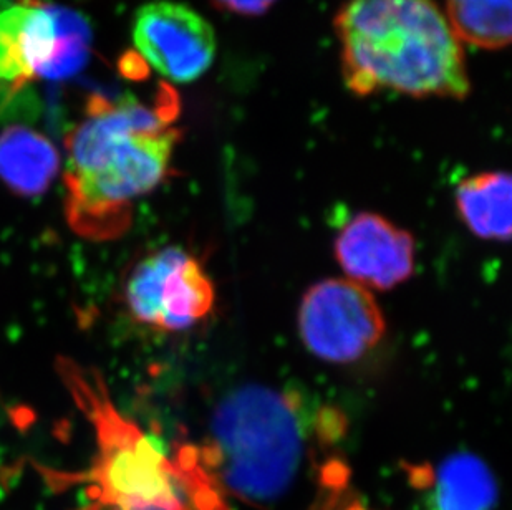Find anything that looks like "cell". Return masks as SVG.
<instances>
[{
    "instance_id": "1",
    "label": "cell",
    "mask_w": 512,
    "mask_h": 510,
    "mask_svg": "<svg viewBox=\"0 0 512 510\" xmlns=\"http://www.w3.org/2000/svg\"><path fill=\"white\" fill-rule=\"evenodd\" d=\"M176 95L165 88L153 103L95 97L65 140V214L90 241H112L128 229L138 199L168 176L179 131Z\"/></svg>"
},
{
    "instance_id": "2",
    "label": "cell",
    "mask_w": 512,
    "mask_h": 510,
    "mask_svg": "<svg viewBox=\"0 0 512 510\" xmlns=\"http://www.w3.org/2000/svg\"><path fill=\"white\" fill-rule=\"evenodd\" d=\"M340 421L334 409L312 413L292 391L244 386L214 409L199 459L226 499L266 509L299 481L314 454V438H340Z\"/></svg>"
},
{
    "instance_id": "3",
    "label": "cell",
    "mask_w": 512,
    "mask_h": 510,
    "mask_svg": "<svg viewBox=\"0 0 512 510\" xmlns=\"http://www.w3.org/2000/svg\"><path fill=\"white\" fill-rule=\"evenodd\" d=\"M343 80L367 97L469 93L464 47L435 0H348L335 19Z\"/></svg>"
},
{
    "instance_id": "4",
    "label": "cell",
    "mask_w": 512,
    "mask_h": 510,
    "mask_svg": "<svg viewBox=\"0 0 512 510\" xmlns=\"http://www.w3.org/2000/svg\"><path fill=\"white\" fill-rule=\"evenodd\" d=\"M63 380L93 423L98 458L88 496L107 510H231L199 459L196 444L173 454L113 406L97 375L63 363Z\"/></svg>"
},
{
    "instance_id": "5",
    "label": "cell",
    "mask_w": 512,
    "mask_h": 510,
    "mask_svg": "<svg viewBox=\"0 0 512 510\" xmlns=\"http://www.w3.org/2000/svg\"><path fill=\"white\" fill-rule=\"evenodd\" d=\"M88 52L90 27L77 12L40 0L0 7V111L37 78L77 73Z\"/></svg>"
},
{
    "instance_id": "6",
    "label": "cell",
    "mask_w": 512,
    "mask_h": 510,
    "mask_svg": "<svg viewBox=\"0 0 512 510\" xmlns=\"http://www.w3.org/2000/svg\"><path fill=\"white\" fill-rule=\"evenodd\" d=\"M216 292L208 272L181 247H163L131 269L125 302L131 317L160 332H184L203 322Z\"/></svg>"
},
{
    "instance_id": "7",
    "label": "cell",
    "mask_w": 512,
    "mask_h": 510,
    "mask_svg": "<svg viewBox=\"0 0 512 510\" xmlns=\"http://www.w3.org/2000/svg\"><path fill=\"white\" fill-rule=\"evenodd\" d=\"M299 332L305 348L327 363H353L382 342L387 322L365 289L348 279L312 285L299 308Z\"/></svg>"
},
{
    "instance_id": "8",
    "label": "cell",
    "mask_w": 512,
    "mask_h": 510,
    "mask_svg": "<svg viewBox=\"0 0 512 510\" xmlns=\"http://www.w3.org/2000/svg\"><path fill=\"white\" fill-rule=\"evenodd\" d=\"M133 42L141 58L173 83L203 77L218 47L208 20L188 5L171 0H156L138 10Z\"/></svg>"
},
{
    "instance_id": "9",
    "label": "cell",
    "mask_w": 512,
    "mask_h": 510,
    "mask_svg": "<svg viewBox=\"0 0 512 510\" xmlns=\"http://www.w3.org/2000/svg\"><path fill=\"white\" fill-rule=\"evenodd\" d=\"M335 257L345 279L368 290H392L415 272V241L385 217L358 212L340 229Z\"/></svg>"
},
{
    "instance_id": "10",
    "label": "cell",
    "mask_w": 512,
    "mask_h": 510,
    "mask_svg": "<svg viewBox=\"0 0 512 510\" xmlns=\"http://www.w3.org/2000/svg\"><path fill=\"white\" fill-rule=\"evenodd\" d=\"M411 482L425 491L426 510H493L498 484L476 454L456 453L435 467H413Z\"/></svg>"
},
{
    "instance_id": "11",
    "label": "cell",
    "mask_w": 512,
    "mask_h": 510,
    "mask_svg": "<svg viewBox=\"0 0 512 510\" xmlns=\"http://www.w3.org/2000/svg\"><path fill=\"white\" fill-rule=\"evenodd\" d=\"M60 153L54 143L27 126L0 131V181L12 193L34 198L44 194L60 173Z\"/></svg>"
},
{
    "instance_id": "12",
    "label": "cell",
    "mask_w": 512,
    "mask_h": 510,
    "mask_svg": "<svg viewBox=\"0 0 512 510\" xmlns=\"http://www.w3.org/2000/svg\"><path fill=\"white\" fill-rule=\"evenodd\" d=\"M511 176L503 171L474 174L456 188L459 216L474 236L508 242L511 237Z\"/></svg>"
},
{
    "instance_id": "13",
    "label": "cell",
    "mask_w": 512,
    "mask_h": 510,
    "mask_svg": "<svg viewBox=\"0 0 512 510\" xmlns=\"http://www.w3.org/2000/svg\"><path fill=\"white\" fill-rule=\"evenodd\" d=\"M446 12L461 44L484 50L511 44L512 0H448Z\"/></svg>"
},
{
    "instance_id": "14",
    "label": "cell",
    "mask_w": 512,
    "mask_h": 510,
    "mask_svg": "<svg viewBox=\"0 0 512 510\" xmlns=\"http://www.w3.org/2000/svg\"><path fill=\"white\" fill-rule=\"evenodd\" d=\"M218 9L232 14L256 17L262 15L276 4L277 0H211Z\"/></svg>"
},
{
    "instance_id": "15",
    "label": "cell",
    "mask_w": 512,
    "mask_h": 510,
    "mask_svg": "<svg viewBox=\"0 0 512 510\" xmlns=\"http://www.w3.org/2000/svg\"><path fill=\"white\" fill-rule=\"evenodd\" d=\"M343 479L340 477L339 481L335 479V481H330L327 486L330 487V491H332V496H334V502L330 504L327 502L325 504V510H373L368 509L367 506H363L362 502L357 501V499H352V501H340L339 504V492L342 489Z\"/></svg>"
}]
</instances>
